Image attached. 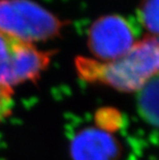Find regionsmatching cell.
I'll list each match as a JSON object with an SVG mask.
<instances>
[{"instance_id": "6da1fadb", "label": "cell", "mask_w": 159, "mask_h": 160, "mask_svg": "<svg viewBox=\"0 0 159 160\" xmlns=\"http://www.w3.org/2000/svg\"><path fill=\"white\" fill-rule=\"evenodd\" d=\"M76 65L85 81L97 82L120 91H140L159 74V35H148L138 40L117 60L100 62L79 57Z\"/></svg>"}, {"instance_id": "7a4b0ae2", "label": "cell", "mask_w": 159, "mask_h": 160, "mask_svg": "<svg viewBox=\"0 0 159 160\" xmlns=\"http://www.w3.org/2000/svg\"><path fill=\"white\" fill-rule=\"evenodd\" d=\"M65 25V21L31 0H0V32L26 42L55 38Z\"/></svg>"}, {"instance_id": "3957f363", "label": "cell", "mask_w": 159, "mask_h": 160, "mask_svg": "<svg viewBox=\"0 0 159 160\" xmlns=\"http://www.w3.org/2000/svg\"><path fill=\"white\" fill-rule=\"evenodd\" d=\"M51 53L39 51L33 43L0 32V84L12 88L35 81L49 66Z\"/></svg>"}, {"instance_id": "277c9868", "label": "cell", "mask_w": 159, "mask_h": 160, "mask_svg": "<svg viewBox=\"0 0 159 160\" xmlns=\"http://www.w3.org/2000/svg\"><path fill=\"white\" fill-rule=\"evenodd\" d=\"M134 42L130 24L119 15H107L95 20L88 32L90 52L100 62H111L124 56Z\"/></svg>"}, {"instance_id": "5b68a950", "label": "cell", "mask_w": 159, "mask_h": 160, "mask_svg": "<svg viewBox=\"0 0 159 160\" xmlns=\"http://www.w3.org/2000/svg\"><path fill=\"white\" fill-rule=\"evenodd\" d=\"M73 160H117L120 147L115 138L95 128L80 131L70 145Z\"/></svg>"}, {"instance_id": "8992f818", "label": "cell", "mask_w": 159, "mask_h": 160, "mask_svg": "<svg viewBox=\"0 0 159 160\" xmlns=\"http://www.w3.org/2000/svg\"><path fill=\"white\" fill-rule=\"evenodd\" d=\"M137 105L142 117L150 124L159 127V74L140 90Z\"/></svg>"}, {"instance_id": "52a82bcc", "label": "cell", "mask_w": 159, "mask_h": 160, "mask_svg": "<svg viewBox=\"0 0 159 160\" xmlns=\"http://www.w3.org/2000/svg\"><path fill=\"white\" fill-rule=\"evenodd\" d=\"M138 17L151 35H159V0H142Z\"/></svg>"}, {"instance_id": "ba28073f", "label": "cell", "mask_w": 159, "mask_h": 160, "mask_svg": "<svg viewBox=\"0 0 159 160\" xmlns=\"http://www.w3.org/2000/svg\"><path fill=\"white\" fill-rule=\"evenodd\" d=\"M13 99L12 88L0 84V122L11 115Z\"/></svg>"}]
</instances>
